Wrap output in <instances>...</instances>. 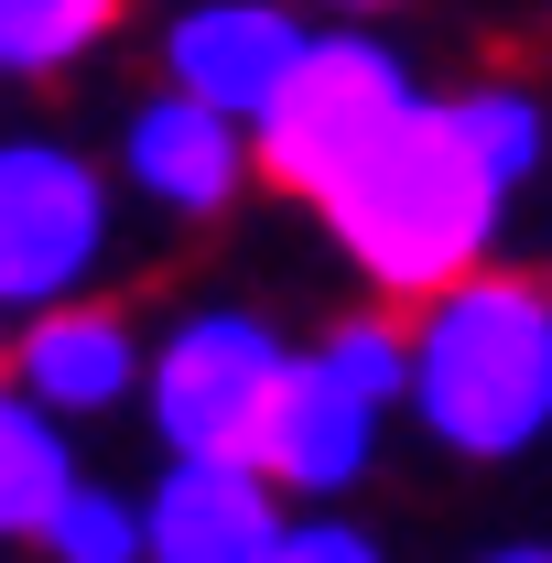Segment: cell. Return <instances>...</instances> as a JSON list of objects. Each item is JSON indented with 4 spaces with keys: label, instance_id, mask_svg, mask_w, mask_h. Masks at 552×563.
Returning a JSON list of instances; mask_svg holds the SVG:
<instances>
[{
    "label": "cell",
    "instance_id": "1",
    "mask_svg": "<svg viewBox=\"0 0 552 563\" xmlns=\"http://www.w3.org/2000/svg\"><path fill=\"white\" fill-rule=\"evenodd\" d=\"M509 196H520V185H509L477 141H466L455 98H422L412 120L379 141V152H368V163H357V174H346L314 217H325V239L357 261V282H368V292L433 303L444 282L487 272Z\"/></svg>",
    "mask_w": 552,
    "mask_h": 563
},
{
    "label": "cell",
    "instance_id": "2",
    "mask_svg": "<svg viewBox=\"0 0 552 563\" xmlns=\"http://www.w3.org/2000/svg\"><path fill=\"white\" fill-rule=\"evenodd\" d=\"M401 412L466 455L509 466L552 433V292L531 272H466L412 303V401Z\"/></svg>",
    "mask_w": 552,
    "mask_h": 563
},
{
    "label": "cell",
    "instance_id": "3",
    "mask_svg": "<svg viewBox=\"0 0 552 563\" xmlns=\"http://www.w3.org/2000/svg\"><path fill=\"white\" fill-rule=\"evenodd\" d=\"M412 401V325L390 314H346L314 347H292L281 368L272 433H261V477L303 509H336L368 466H379V433Z\"/></svg>",
    "mask_w": 552,
    "mask_h": 563
},
{
    "label": "cell",
    "instance_id": "4",
    "mask_svg": "<svg viewBox=\"0 0 552 563\" xmlns=\"http://www.w3.org/2000/svg\"><path fill=\"white\" fill-rule=\"evenodd\" d=\"M422 109L412 66L379 44V33H357V22H336V33H314L303 44V66L281 76V98L250 120V152H261V185H281L292 207H325L346 174L379 152V141L401 131Z\"/></svg>",
    "mask_w": 552,
    "mask_h": 563
},
{
    "label": "cell",
    "instance_id": "5",
    "mask_svg": "<svg viewBox=\"0 0 552 563\" xmlns=\"http://www.w3.org/2000/svg\"><path fill=\"white\" fill-rule=\"evenodd\" d=\"M281 368H292V336L239 314V303H207L185 325L152 336V368H141V412L163 433V455H228V466H261V433H272Z\"/></svg>",
    "mask_w": 552,
    "mask_h": 563
},
{
    "label": "cell",
    "instance_id": "6",
    "mask_svg": "<svg viewBox=\"0 0 552 563\" xmlns=\"http://www.w3.org/2000/svg\"><path fill=\"white\" fill-rule=\"evenodd\" d=\"M120 228V185L76 152V141H0V314H44L98 282Z\"/></svg>",
    "mask_w": 552,
    "mask_h": 563
},
{
    "label": "cell",
    "instance_id": "7",
    "mask_svg": "<svg viewBox=\"0 0 552 563\" xmlns=\"http://www.w3.org/2000/svg\"><path fill=\"white\" fill-rule=\"evenodd\" d=\"M250 174H261L250 120H228V109L185 98V87H152L131 120H120V185H131L152 217H174V228L228 217L250 196Z\"/></svg>",
    "mask_w": 552,
    "mask_h": 563
},
{
    "label": "cell",
    "instance_id": "8",
    "mask_svg": "<svg viewBox=\"0 0 552 563\" xmlns=\"http://www.w3.org/2000/svg\"><path fill=\"white\" fill-rule=\"evenodd\" d=\"M303 44H314L303 0H196L163 33V87L207 98L228 120H261L281 98V76L303 66Z\"/></svg>",
    "mask_w": 552,
    "mask_h": 563
},
{
    "label": "cell",
    "instance_id": "9",
    "mask_svg": "<svg viewBox=\"0 0 552 563\" xmlns=\"http://www.w3.org/2000/svg\"><path fill=\"white\" fill-rule=\"evenodd\" d=\"M141 368H152V336L120 303H98V292H66L44 314H11V379L66 422H98L120 401H141Z\"/></svg>",
    "mask_w": 552,
    "mask_h": 563
},
{
    "label": "cell",
    "instance_id": "10",
    "mask_svg": "<svg viewBox=\"0 0 552 563\" xmlns=\"http://www.w3.org/2000/svg\"><path fill=\"white\" fill-rule=\"evenodd\" d=\"M141 520H152V563H272L281 531H292V498H281L261 466L174 455V466L141 488Z\"/></svg>",
    "mask_w": 552,
    "mask_h": 563
},
{
    "label": "cell",
    "instance_id": "11",
    "mask_svg": "<svg viewBox=\"0 0 552 563\" xmlns=\"http://www.w3.org/2000/svg\"><path fill=\"white\" fill-rule=\"evenodd\" d=\"M87 477L66 444V412H44L22 379H0V542H44V520Z\"/></svg>",
    "mask_w": 552,
    "mask_h": 563
},
{
    "label": "cell",
    "instance_id": "12",
    "mask_svg": "<svg viewBox=\"0 0 552 563\" xmlns=\"http://www.w3.org/2000/svg\"><path fill=\"white\" fill-rule=\"evenodd\" d=\"M131 0H0V76H66L120 33Z\"/></svg>",
    "mask_w": 552,
    "mask_h": 563
},
{
    "label": "cell",
    "instance_id": "13",
    "mask_svg": "<svg viewBox=\"0 0 552 563\" xmlns=\"http://www.w3.org/2000/svg\"><path fill=\"white\" fill-rule=\"evenodd\" d=\"M33 553H55V563H152V520H141V498L131 488H109V477H76L66 509L44 520V542Z\"/></svg>",
    "mask_w": 552,
    "mask_h": 563
},
{
    "label": "cell",
    "instance_id": "14",
    "mask_svg": "<svg viewBox=\"0 0 552 563\" xmlns=\"http://www.w3.org/2000/svg\"><path fill=\"white\" fill-rule=\"evenodd\" d=\"M272 563H390L346 509H292V531H281V553Z\"/></svg>",
    "mask_w": 552,
    "mask_h": 563
},
{
    "label": "cell",
    "instance_id": "15",
    "mask_svg": "<svg viewBox=\"0 0 552 563\" xmlns=\"http://www.w3.org/2000/svg\"><path fill=\"white\" fill-rule=\"evenodd\" d=\"M303 11H325V22H379V11H401V0H303Z\"/></svg>",
    "mask_w": 552,
    "mask_h": 563
},
{
    "label": "cell",
    "instance_id": "16",
    "mask_svg": "<svg viewBox=\"0 0 552 563\" xmlns=\"http://www.w3.org/2000/svg\"><path fill=\"white\" fill-rule=\"evenodd\" d=\"M477 563H552V542H498V553H477Z\"/></svg>",
    "mask_w": 552,
    "mask_h": 563
},
{
    "label": "cell",
    "instance_id": "17",
    "mask_svg": "<svg viewBox=\"0 0 552 563\" xmlns=\"http://www.w3.org/2000/svg\"><path fill=\"white\" fill-rule=\"evenodd\" d=\"M0 379H11V314H0Z\"/></svg>",
    "mask_w": 552,
    "mask_h": 563
},
{
    "label": "cell",
    "instance_id": "18",
    "mask_svg": "<svg viewBox=\"0 0 552 563\" xmlns=\"http://www.w3.org/2000/svg\"><path fill=\"white\" fill-rule=\"evenodd\" d=\"M542 292H552V272H542Z\"/></svg>",
    "mask_w": 552,
    "mask_h": 563
}]
</instances>
